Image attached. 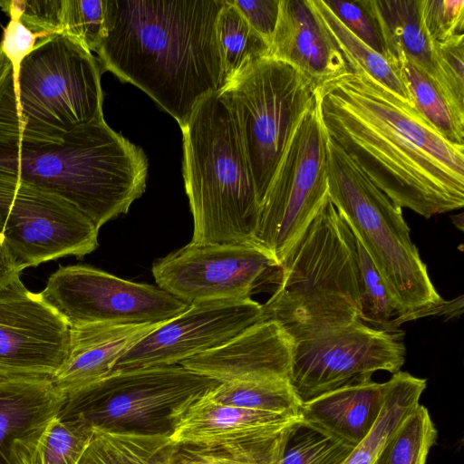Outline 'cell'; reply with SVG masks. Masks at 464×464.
Masks as SVG:
<instances>
[{"instance_id":"6da1fadb","label":"cell","mask_w":464,"mask_h":464,"mask_svg":"<svg viewBox=\"0 0 464 464\" xmlns=\"http://www.w3.org/2000/svg\"><path fill=\"white\" fill-rule=\"evenodd\" d=\"M317 88L328 136L395 204L429 218L464 205V147L361 66Z\"/></svg>"},{"instance_id":"7a4b0ae2","label":"cell","mask_w":464,"mask_h":464,"mask_svg":"<svg viewBox=\"0 0 464 464\" xmlns=\"http://www.w3.org/2000/svg\"><path fill=\"white\" fill-rule=\"evenodd\" d=\"M225 0H107L102 72L141 89L183 127L225 84L217 19Z\"/></svg>"},{"instance_id":"3957f363","label":"cell","mask_w":464,"mask_h":464,"mask_svg":"<svg viewBox=\"0 0 464 464\" xmlns=\"http://www.w3.org/2000/svg\"><path fill=\"white\" fill-rule=\"evenodd\" d=\"M0 173L64 199L99 229L143 194L148 160L102 118L61 144L0 142Z\"/></svg>"},{"instance_id":"277c9868","label":"cell","mask_w":464,"mask_h":464,"mask_svg":"<svg viewBox=\"0 0 464 464\" xmlns=\"http://www.w3.org/2000/svg\"><path fill=\"white\" fill-rule=\"evenodd\" d=\"M362 281L355 238L329 197L279 264L264 319L293 342L361 321Z\"/></svg>"},{"instance_id":"5b68a950","label":"cell","mask_w":464,"mask_h":464,"mask_svg":"<svg viewBox=\"0 0 464 464\" xmlns=\"http://www.w3.org/2000/svg\"><path fill=\"white\" fill-rule=\"evenodd\" d=\"M181 130L194 221L190 242L254 244L261 207L237 124L219 92L198 103Z\"/></svg>"},{"instance_id":"8992f818","label":"cell","mask_w":464,"mask_h":464,"mask_svg":"<svg viewBox=\"0 0 464 464\" xmlns=\"http://www.w3.org/2000/svg\"><path fill=\"white\" fill-rule=\"evenodd\" d=\"M102 72L92 52L70 37L37 40L0 96V142L61 144L102 119Z\"/></svg>"},{"instance_id":"52a82bcc","label":"cell","mask_w":464,"mask_h":464,"mask_svg":"<svg viewBox=\"0 0 464 464\" xmlns=\"http://www.w3.org/2000/svg\"><path fill=\"white\" fill-rule=\"evenodd\" d=\"M327 169L328 197L379 272L396 311L392 328L398 330L442 298L411 239L401 208L330 137Z\"/></svg>"},{"instance_id":"ba28073f","label":"cell","mask_w":464,"mask_h":464,"mask_svg":"<svg viewBox=\"0 0 464 464\" xmlns=\"http://www.w3.org/2000/svg\"><path fill=\"white\" fill-rule=\"evenodd\" d=\"M218 92L237 124L261 207L317 88L289 63L266 56L249 64Z\"/></svg>"},{"instance_id":"9c48e42d","label":"cell","mask_w":464,"mask_h":464,"mask_svg":"<svg viewBox=\"0 0 464 464\" xmlns=\"http://www.w3.org/2000/svg\"><path fill=\"white\" fill-rule=\"evenodd\" d=\"M218 382L180 364L114 372L66 394L58 414L92 428L171 434L188 408Z\"/></svg>"},{"instance_id":"30bf717a","label":"cell","mask_w":464,"mask_h":464,"mask_svg":"<svg viewBox=\"0 0 464 464\" xmlns=\"http://www.w3.org/2000/svg\"><path fill=\"white\" fill-rule=\"evenodd\" d=\"M328 140L316 92L278 163L254 237L278 264L328 198Z\"/></svg>"},{"instance_id":"8fae6325","label":"cell","mask_w":464,"mask_h":464,"mask_svg":"<svg viewBox=\"0 0 464 464\" xmlns=\"http://www.w3.org/2000/svg\"><path fill=\"white\" fill-rule=\"evenodd\" d=\"M99 229L64 199L0 173V239L18 268L98 246Z\"/></svg>"},{"instance_id":"7c38bea8","label":"cell","mask_w":464,"mask_h":464,"mask_svg":"<svg viewBox=\"0 0 464 464\" xmlns=\"http://www.w3.org/2000/svg\"><path fill=\"white\" fill-rule=\"evenodd\" d=\"M406 349L398 330H378L362 321L293 342L290 385L304 402L344 385L372 380L376 371L399 372Z\"/></svg>"},{"instance_id":"4fadbf2b","label":"cell","mask_w":464,"mask_h":464,"mask_svg":"<svg viewBox=\"0 0 464 464\" xmlns=\"http://www.w3.org/2000/svg\"><path fill=\"white\" fill-rule=\"evenodd\" d=\"M39 295L69 327L164 323L189 305L160 287L79 265L61 266Z\"/></svg>"},{"instance_id":"5bb4252c","label":"cell","mask_w":464,"mask_h":464,"mask_svg":"<svg viewBox=\"0 0 464 464\" xmlns=\"http://www.w3.org/2000/svg\"><path fill=\"white\" fill-rule=\"evenodd\" d=\"M279 268L272 255L254 244L185 246L157 260L152 275L158 286L192 304L214 299H247Z\"/></svg>"},{"instance_id":"9a60e30c","label":"cell","mask_w":464,"mask_h":464,"mask_svg":"<svg viewBox=\"0 0 464 464\" xmlns=\"http://www.w3.org/2000/svg\"><path fill=\"white\" fill-rule=\"evenodd\" d=\"M262 320V304L251 298L194 302L138 341L111 372L179 364L222 345Z\"/></svg>"},{"instance_id":"2e32d148","label":"cell","mask_w":464,"mask_h":464,"mask_svg":"<svg viewBox=\"0 0 464 464\" xmlns=\"http://www.w3.org/2000/svg\"><path fill=\"white\" fill-rule=\"evenodd\" d=\"M70 327L20 277L0 289V376L53 377L65 362Z\"/></svg>"},{"instance_id":"e0dca14e","label":"cell","mask_w":464,"mask_h":464,"mask_svg":"<svg viewBox=\"0 0 464 464\" xmlns=\"http://www.w3.org/2000/svg\"><path fill=\"white\" fill-rule=\"evenodd\" d=\"M293 341L275 321L257 322L220 346L179 364L218 382L289 380Z\"/></svg>"},{"instance_id":"ac0fdd59","label":"cell","mask_w":464,"mask_h":464,"mask_svg":"<svg viewBox=\"0 0 464 464\" xmlns=\"http://www.w3.org/2000/svg\"><path fill=\"white\" fill-rule=\"evenodd\" d=\"M66 394L51 377L0 379V464H29L49 422Z\"/></svg>"},{"instance_id":"d6986e66","label":"cell","mask_w":464,"mask_h":464,"mask_svg":"<svg viewBox=\"0 0 464 464\" xmlns=\"http://www.w3.org/2000/svg\"><path fill=\"white\" fill-rule=\"evenodd\" d=\"M381 35L387 61L404 57L427 76L450 107L464 116V94L449 78L439 48L420 19V0H360Z\"/></svg>"},{"instance_id":"ffe728a7","label":"cell","mask_w":464,"mask_h":464,"mask_svg":"<svg viewBox=\"0 0 464 464\" xmlns=\"http://www.w3.org/2000/svg\"><path fill=\"white\" fill-rule=\"evenodd\" d=\"M268 56L289 63L316 88L349 71L343 53L309 0H280Z\"/></svg>"},{"instance_id":"44dd1931","label":"cell","mask_w":464,"mask_h":464,"mask_svg":"<svg viewBox=\"0 0 464 464\" xmlns=\"http://www.w3.org/2000/svg\"><path fill=\"white\" fill-rule=\"evenodd\" d=\"M161 324H93L70 327L68 355L52 377L54 385L68 394L103 379L131 346Z\"/></svg>"},{"instance_id":"7402d4cb","label":"cell","mask_w":464,"mask_h":464,"mask_svg":"<svg viewBox=\"0 0 464 464\" xmlns=\"http://www.w3.org/2000/svg\"><path fill=\"white\" fill-rule=\"evenodd\" d=\"M299 416L218 404L201 397L175 425V444L235 443L276 436L300 421Z\"/></svg>"},{"instance_id":"603a6c76","label":"cell","mask_w":464,"mask_h":464,"mask_svg":"<svg viewBox=\"0 0 464 464\" xmlns=\"http://www.w3.org/2000/svg\"><path fill=\"white\" fill-rule=\"evenodd\" d=\"M389 386L371 380L323 393L302 402L301 422L354 448L375 424Z\"/></svg>"},{"instance_id":"cb8c5ba5","label":"cell","mask_w":464,"mask_h":464,"mask_svg":"<svg viewBox=\"0 0 464 464\" xmlns=\"http://www.w3.org/2000/svg\"><path fill=\"white\" fill-rule=\"evenodd\" d=\"M174 448L169 433L93 428L77 464H170Z\"/></svg>"},{"instance_id":"d4e9b609","label":"cell","mask_w":464,"mask_h":464,"mask_svg":"<svg viewBox=\"0 0 464 464\" xmlns=\"http://www.w3.org/2000/svg\"><path fill=\"white\" fill-rule=\"evenodd\" d=\"M390 386L380 415L369 433L352 450L343 464H372L382 448L420 404L426 380L399 371Z\"/></svg>"},{"instance_id":"484cf974","label":"cell","mask_w":464,"mask_h":464,"mask_svg":"<svg viewBox=\"0 0 464 464\" xmlns=\"http://www.w3.org/2000/svg\"><path fill=\"white\" fill-rule=\"evenodd\" d=\"M297 423L280 434L252 441L175 444L170 464H276Z\"/></svg>"},{"instance_id":"4316f807","label":"cell","mask_w":464,"mask_h":464,"mask_svg":"<svg viewBox=\"0 0 464 464\" xmlns=\"http://www.w3.org/2000/svg\"><path fill=\"white\" fill-rule=\"evenodd\" d=\"M420 114L449 142L464 147V116L458 114L430 79L404 57L388 61Z\"/></svg>"},{"instance_id":"83f0119b","label":"cell","mask_w":464,"mask_h":464,"mask_svg":"<svg viewBox=\"0 0 464 464\" xmlns=\"http://www.w3.org/2000/svg\"><path fill=\"white\" fill-rule=\"evenodd\" d=\"M204 398L218 404L299 417L302 407L289 380L284 378L220 382Z\"/></svg>"},{"instance_id":"f1b7e54d","label":"cell","mask_w":464,"mask_h":464,"mask_svg":"<svg viewBox=\"0 0 464 464\" xmlns=\"http://www.w3.org/2000/svg\"><path fill=\"white\" fill-rule=\"evenodd\" d=\"M317 18L336 43L346 62L361 66L382 85L413 104L411 97L387 59L354 35L329 9L324 0H309Z\"/></svg>"},{"instance_id":"f546056e","label":"cell","mask_w":464,"mask_h":464,"mask_svg":"<svg viewBox=\"0 0 464 464\" xmlns=\"http://www.w3.org/2000/svg\"><path fill=\"white\" fill-rule=\"evenodd\" d=\"M216 30L225 84L249 64L268 56L269 44L251 27L231 0H225Z\"/></svg>"},{"instance_id":"4dcf8cb0","label":"cell","mask_w":464,"mask_h":464,"mask_svg":"<svg viewBox=\"0 0 464 464\" xmlns=\"http://www.w3.org/2000/svg\"><path fill=\"white\" fill-rule=\"evenodd\" d=\"M437 435L428 409L419 404L386 441L372 464H426Z\"/></svg>"},{"instance_id":"1f68e13d","label":"cell","mask_w":464,"mask_h":464,"mask_svg":"<svg viewBox=\"0 0 464 464\" xmlns=\"http://www.w3.org/2000/svg\"><path fill=\"white\" fill-rule=\"evenodd\" d=\"M92 430L81 418L57 415L47 425L29 464H77Z\"/></svg>"},{"instance_id":"d6a6232c","label":"cell","mask_w":464,"mask_h":464,"mask_svg":"<svg viewBox=\"0 0 464 464\" xmlns=\"http://www.w3.org/2000/svg\"><path fill=\"white\" fill-rule=\"evenodd\" d=\"M353 449L300 421L276 464H343Z\"/></svg>"},{"instance_id":"836d02e7","label":"cell","mask_w":464,"mask_h":464,"mask_svg":"<svg viewBox=\"0 0 464 464\" xmlns=\"http://www.w3.org/2000/svg\"><path fill=\"white\" fill-rule=\"evenodd\" d=\"M107 33V0H62V34L96 51Z\"/></svg>"},{"instance_id":"e575fe53","label":"cell","mask_w":464,"mask_h":464,"mask_svg":"<svg viewBox=\"0 0 464 464\" xmlns=\"http://www.w3.org/2000/svg\"><path fill=\"white\" fill-rule=\"evenodd\" d=\"M354 238L362 281L361 321L378 330L395 331L392 321L396 311L384 283L363 246Z\"/></svg>"},{"instance_id":"d590c367","label":"cell","mask_w":464,"mask_h":464,"mask_svg":"<svg viewBox=\"0 0 464 464\" xmlns=\"http://www.w3.org/2000/svg\"><path fill=\"white\" fill-rule=\"evenodd\" d=\"M420 19L437 46L464 39L463 0H420Z\"/></svg>"},{"instance_id":"8d00e7d4","label":"cell","mask_w":464,"mask_h":464,"mask_svg":"<svg viewBox=\"0 0 464 464\" xmlns=\"http://www.w3.org/2000/svg\"><path fill=\"white\" fill-rule=\"evenodd\" d=\"M10 21L4 29L0 48L13 68V81L16 82L22 62L34 48L39 36L29 30L21 21L12 1L0 2Z\"/></svg>"},{"instance_id":"74e56055","label":"cell","mask_w":464,"mask_h":464,"mask_svg":"<svg viewBox=\"0 0 464 464\" xmlns=\"http://www.w3.org/2000/svg\"><path fill=\"white\" fill-rule=\"evenodd\" d=\"M324 4L335 16L358 38L384 56V48L375 24L360 0H326Z\"/></svg>"},{"instance_id":"f35d334b","label":"cell","mask_w":464,"mask_h":464,"mask_svg":"<svg viewBox=\"0 0 464 464\" xmlns=\"http://www.w3.org/2000/svg\"><path fill=\"white\" fill-rule=\"evenodd\" d=\"M20 21L39 39L62 34V0L12 1Z\"/></svg>"},{"instance_id":"ab89813d","label":"cell","mask_w":464,"mask_h":464,"mask_svg":"<svg viewBox=\"0 0 464 464\" xmlns=\"http://www.w3.org/2000/svg\"><path fill=\"white\" fill-rule=\"evenodd\" d=\"M231 3L270 45L278 20L280 0H231Z\"/></svg>"},{"instance_id":"60d3db41","label":"cell","mask_w":464,"mask_h":464,"mask_svg":"<svg viewBox=\"0 0 464 464\" xmlns=\"http://www.w3.org/2000/svg\"><path fill=\"white\" fill-rule=\"evenodd\" d=\"M21 273L14 257L0 239V289L20 277Z\"/></svg>"},{"instance_id":"b9f144b4","label":"cell","mask_w":464,"mask_h":464,"mask_svg":"<svg viewBox=\"0 0 464 464\" xmlns=\"http://www.w3.org/2000/svg\"><path fill=\"white\" fill-rule=\"evenodd\" d=\"M12 75V65L0 48V96Z\"/></svg>"},{"instance_id":"7bdbcfd3","label":"cell","mask_w":464,"mask_h":464,"mask_svg":"<svg viewBox=\"0 0 464 464\" xmlns=\"http://www.w3.org/2000/svg\"><path fill=\"white\" fill-rule=\"evenodd\" d=\"M1 378H4V377H1V376H0V379H1Z\"/></svg>"}]
</instances>
